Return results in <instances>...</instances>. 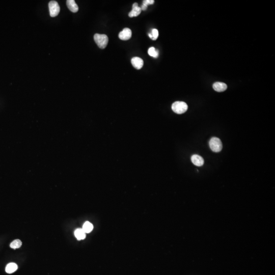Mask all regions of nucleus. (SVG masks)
<instances>
[{"label": "nucleus", "instance_id": "f257e3e1", "mask_svg": "<svg viewBox=\"0 0 275 275\" xmlns=\"http://www.w3.org/2000/svg\"><path fill=\"white\" fill-rule=\"evenodd\" d=\"M94 40L98 46L102 49H105L109 42L108 37L105 34H95Z\"/></svg>", "mask_w": 275, "mask_h": 275}, {"label": "nucleus", "instance_id": "f03ea898", "mask_svg": "<svg viewBox=\"0 0 275 275\" xmlns=\"http://www.w3.org/2000/svg\"><path fill=\"white\" fill-rule=\"evenodd\" d=\"M188 109L187 104L183 102H176L172 105V109L177 114H183L188 110Z\"/></svg>", "mask_w": 275, "mask_h": 275}, {"label": "nucleus", "instance_id": "7ed1b4c3", "mask_svg": "<svg viewBox=\"0 0 275 275\" xmlns=\"http://www.w3.org/2000/svg\"><path fill=\"white\" fill-rule=\"evenodd\" d=\"M209 144L210 149L214 153H219L222 150L223 147L222 142L218 138L213 137L211 138Z\"/></svg>", "mask_w": 275, "mask_h": 275}, {"label": "nucleus", "instance_id": "20e7f679", "mask_svg": "<svg viewBox=\"0 0 275 275\" xmlns=\"http://www.w3.org/2000/svg\"><path fill=\"white\" fill-rule=\"evenodd\" d=\"M49 11L51 17H55L59 14L60 7L58 2L55 1H52L49 3Z\"/></svg>", "mask_w": 275, "mask_h": 275}, {"label": "nucleus", "instance_id": "39448f33", "mask_svg": "<svg viewBox=\"0 0 275 275\" xmlns=\"http://www.w3.org/2000/svg\"><path fill=\"white\" fill-rule=\"evenodd\" d=\"M132 32L130 29L126 28L119 34V38L122 40H129L132 37Z\"/></svg>", "mask_w": 275, "mask_h": 275}, {"label": "nucleus", "instance_id": "423d86ee", "mask_svg": "<svg viewBox=\"0 0 275 275\" xmlns=\"http://www.w3.org/2000/svg\"><path fill=\"white\" fill-rule=\"evenodd\" d=\"M191 161L193 164L195 166L201 167L204 165V161L203 158L201 156L197 154L193 155L191 157Z\"/></svg>", "mask_w": 275, "mask_h": 275}, {"label": "nucleus", "instance_id": "0eeeda50", "mask_svg": "<svg viewBox=\"0 0 275 275\" xmlns=\"http://www.w3.org/2000/svg\"><path fill=\"white\" fill-rule=\"evenodd\" d=\"M131 62L133 66L137 70H140L143 66V60L141 58L138 57H135L132 58Z\"/></svg>", "mask_w": 275, "mask_h": 275}, {"label": "nucleus", "instance_id": "6e6552de", "mask_svg": "<svg viewBox=\"0 0 275 275\" xmlns=\"http://www.w3.org/2000/svg\"><path fill=\"white\" fill-rule=\"evenodd\" d=\"M67 6L70 11L74 13L78 12V7L76 2L74 0H68L66 2Z\"/></svg>", "mask_w": 275, "mask_h": 275}, {"label": "nucleus", "instance_id": "1a4fd4ad", "mask_svg": "<svg viewBox=\"0 0 275 275\" xmlns=\"http://www.w3.org/2000/svg\"><path fill=\"white\" fill-rule=\"evenodd\" d=\"M213 88L216 91L221 92L226 90L227 88V86L225 83L216 82L213 85Z\"/></svg>", "mask_w": 275, "mask_h": 275}, {"label": "nucleus", "instance_id": "9d476101", "mask_svg": "<svg viewBox=\"0 0 275 275\" xmlns=\"http://www.w3.org/2000/svg\"><path fill=\"white\" fill-rule=\"evenodd\" d=\"M74 235L78 240H84L86 237V233L84 231L83 229L78 228L74 231Z\"/></svg>", "mask_w": 275, "mask_h": 275}, {"label": "nucleus", "instance_id": "9b49d317", "mask_svg": "<svg viewBox=\"0 0 275 275\" xmlns=\"http://www.w3.org/2000/svg\"><path fill=\"white\" fill-rule=\"evenodd\" d=\"M18 266L15 263H10L6 266L5 271L8 274H12L18 269Z\"/></svg>", "mask_w": 275, "mask_h": 275}, {"label": "nucleus", "instance_id": "f8f14e48", "mask_svg": "<svg viewBox=\"0 0 275 275\" xmlns=\"http://www.w3.org/2000/svg\"><path fill=\"white\" fill-rule=\"evenodd\" d=\"M141 11H142L140 7H139V6H137L133 8L132 10L129 13V17H130V18L136 17V16L139 15Z\"/></svg>", "mask_w": 275, "mask_h": 275}, {"label": "nucleus", "instance_id": "ddd939ff", "mask_svg": "<svg viewBox=\"0 0 275 275\" xmlns=\"http://www.w3.org/2000/svg\"><path fill=\"white\" fill-rule=\"evenodd\" d=\"M82 229L85 233H90L93 230V226L90 222L87 221L84 224Z\"/></svg>", "mask_w": 275, "mask_h": 275}, {"label": "nucleus", "instance_id": "4468645a", "mask_svg": "<svg viewBox=\"0 0 275 275\" xmlns=\"http://www.w3.org/2000/svg\"><path fill=\"white\" fill-rule=\"evenodd\" d=\"M22 245V242L21 241V240H15L11 243L10 246L11 248L16 249L19 248Z\"/></svg>", "mask_w": 275, "mask_h": 275}, {"label": "nucleus", "instance_id": "2eb2a0df", "mask_svg": "<svg viewBox=\"0 0 275 275\" xmlns=\"http://www.w3.org/2000/svg\"><path fill=\"white\" fill-rule=\"evenodd\" d=\"M148 53L149 56L153 57V58H157L158 57V50H155V48L154 47H150L148 50Z\"/></svg>", "mask_w": 275, "mask_h": 275}, {"label": "nucleus", "instance_id": "dca6fc26", "mask_svg": "<svg viewBox=\"0 0 275 275\" xmlns=\"http://www.w3.org/2000/svg\"><path fill=\"white\" fill-rule=\"evenodd\" d=\"M151 34L152 35V38H151V39H153V40H157V39L158 37V30H157V29H153L152 33H151Z\"/></svg>", "mask_w": 275, "mask_h": 275}, {"label": "nucleus", "instance_id": "f3484780", "mask_svg": "<svg viewBox=\"0 0 275 275\" xmlns=\"http://www.w3.org/2000/svg\"><path fill=\"white\" fill-rule=\"evenodd\" d=\"M154 3V0H144L143 1V5L148 7L149 5L153 4Z\"/></svg>", "mask_w": 275, "mask_h": 275}, {"label": "nucleus", "instance_id": "a211bd4d", "mask_svg": "<svg viewBox=\"0 0 275 275\" xmlns=\"http://www.w3.org/2000/svg\"><path fill=\"white\" fill-rule=\"evenodd\" d=\"M141 10L145 11L146 10L147 8V6H145V5H144L142 4V6L141 7Z\"/></svg>", "mask_w": 275, "mask_h": 275}]
</instances>
